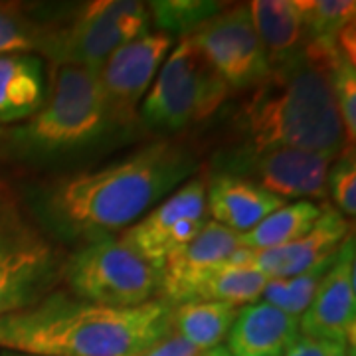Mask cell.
Segmentation results:
<instances>
[{"label": "cell", "mask_w": 356, "mask_h": 356, "mask_svg": "<svg viewBox=\"0 0 356 356\" xmlns=\"http://www.w3.org/2000/svg\"><path fill=\"white\" fill-rule=\"evenodd\" d=\"M240 307L218 301H188L172 307L170 329L202 353L222 346Z\"/></svg>", "instance_id": "ffe728a7"}, {"label": "cell", "mask_w": 356, "mask_h": 356, "mask_svg": "<svg viewBox=\"0 0 356 356\" xmlns=\"http://www.w3.org/2000/svg\"><path fill=\"white\" fill-rule=\"evenodd\" d=\"M301 337V321L266 301L240 307L228 332L229 356H283Z\"/></svg>", "instance_id": "e0dca14e"}, {"label": "cell", "mask_w": 356, "mask_h": 356, "mask_svg": "<svg viewBox=\"0 0 356 356\" xmlns=\"http://www.w3.org/2000/svg\"><path fill=\"white\" fill-rule=\"evenodd\" d=\"M229 88L188 38L166 56L149 88L139 117L161 131H182L200 123L228 97Z\"/></svg>", "instance_id": "ba28073f"}, {"label": "cell", "mask_w": 356, "mask_h": 356, "mask_svg": "<svg viewBox=\"0 0 356 356\" xmlns=\"http://www.w3.org/2000/svg\"><path fill=\"white\" fill-rule=\"evenodd\" d=\"M204 353L200 348H196L186 339H182L178 332L172 329L165 332L159 341H154L151 346H147L143 353L137 356H202Z\"/></svg>", "instance_id": "83f0119b"}, {"label": "cell", "mask_w": 356, "mask_h": 356, "mask_svg": "<svg viewBox=\"0 0 356 356\" xmlns=\"http://www.w3.org/2000/svg\"><path fill=\"white\" fill-rule=\"evenodd\" d=\"M353 232L348 218L332 204L323 202V214L305 236L275 250H252L250 266L259 269L269 280L293 277L331 259Z\"/></svg>", "instance_id": "9a60e30c"}, {"label": "cell", "mask_w": 356, "mask_h": 356, "mask_svg": "<svg viewBox=\"0 0 356 356\" xmlns=\"http://www.w3.org/2000/svg\"><path fill=\"white\" fill-rule=\"evenodd\" d=\"M334 255L331 259H327V261L318 264L313 269L305 271V273H299V275H293V277L269 280L266 289L261 293V301L277 307L287 315L301 318V315L305 313L307 307L311 303V299L315 297L318 283L323 281L325 273L331 269Z\"/></svg>", "instance_id": "cb8c5ba5"}, {"label": "cell", "mask_w": 356, "mask_h": 356, "mask_svg": "<svg viewBox=\"0 0 356 356\" xmlns=\"http://www.w3.org/2000/svg\"><path fill=\"white\" fill-rule=\"evenodd\" d=\"M65 291L93 305L131 309L161 297L163 269L135 252L121 236L83 242L65 255Z\"/></svg>", "instance_id": "8992f818"}, {"label": "cell", "mask_w": 356, "mask_h": 356, "mask_svg": "<svg viewBox=\"0 0 356 356\" xmlns=\"http://www.w3.org/2000/svg\"><path fill=\"white\" fill-rule=\"evenodd\" d=\"M172 48L175 38L168 34L147 32L109 56L95 76L113 123L129 125L139 117L140 102Z\"/></svg>", "instance_id": "8fae6325"}, {"label": "cell", "mask_w": 356, "mask_h": 356, "mask_svg": "<svg viewBox=\"0 0 356 356\" xmlns=\"http://www.w3.org/2000/svg\"><path fill=\"white\" fill-rule=\"evenodd\" d=\"M48 26L38 22L18 4L0 2V56L34 54L40 56Z\"/></svg>", "instance_id": "d4e9b609"}, {"label": "cell", "mask_w": 356, "mask_h": 356, "mask_svg": "<svg viewBox=\"0 0 356 356\" xmlns=\"http://www.w3.org/2000/svg\"><path fill=\"white\" fill-rule=\"evenodd\" d=\"M226 8L224 2L210 0H159L149 2L151 24H156V32L168 34L170 38H188L212 16Z\"/></svg>", "instance_id": "603a6c76"}, {"label": "cell", "mask_w": 356, "mask_h": 356, "mask_svg": "<svg viewBox=\"0 0 356 356\" xmlns=\"http://www.w3.org/2000/svg\"><path fill=\"white\" fill-rule=\"evenodd\" d=\"M327 196H331L334 208L353 220L356 214V161L355 147H346L329 166L327 172Z\"/></svg>", "instance_id": "484cf974"}, {"label": "cell", "mask_w": 356, "mask_h": 356, "mask_svg": "<svg viewBox=\"0 0 356 356\" xmlns=\"http://www.w3.org/2000/svg\"><path fill=\"white\" fill-rule=\"evenodd\" d=\"M44 97L46 74L40 56H0V123L26 121L42 107Z\"/></svg>", "instance_id": "d6986e66"}, {"label": "cell", "mask_w": 356, "mask_h": 356, "mask_svg": "<svg viewBox=\"0 0 356 356\" xmlns=\"http://www.w3.org/2000/svg\"><path fill=\"white\" fill-rule=\"evenodd\" d=\"M198 170L188 145L154 140L102 168L56 178L40 192L44 222L72 240H97L131 228Z\"/></svg>", "instance_id": "6da1fadb"}, {"label": "cell", "mask_w": 356, "mask_h": 356, "mask_svg": "<svg viewBox=\"0 0 356 356\" xmlns=\"http://www.w3.org/2000/svg\"><path fill=\"white\" fill-rule=\"evenodd\" d=\"M337 344L341 343H329V341H321L315 337L301 334L283 356H329Z\"/></svg>", "instance_id": "f1b7e54d"}, {"label": "cell", "mask_w": 356, "mask_h": 356, "mask_svg": "<svg viewBox=\"0 0 356 356\" xmlns=\"http://www.w3.org/2000/svg\"><path fill=\"white\" fill-rule=\"evenodd\" d=\"M334 161L329 154L277 149L259 154H240L232 175L250 178L281 200L329 198L327 172Z\"/></svg>", "instance_id": "4fadbf2b"}, {"label": "cell", "mask_w": 356, "mask_h": 356, "mask_svg": "<svg viewBox=\"0 0 356 356\" xmlns=\"http://www.w3.org/2000/svg\"><path fill=\"white\" fill-rule=\"evenodd\" d=\"M301 334L355 348L356 257L355 232L334 255L331 269L318 283L315 297L301 315Z\"/></svg>", "instance_id": "7c38bea8"}, {"label": "cell", "mask_w": 356, "mask_h": 356, "mask_svg": "<svg viewBox=\"0 0 356 356\" xmlns=\"http://www.w3.org/2000/svg\"><path fill=\"white\" fill-rule=\"evenodd\" d=\"M321 214H323V204L313 200L283 204L273 214L261 220L254 229L240 236V242L243 248L254 252L275 250L305 236L315 226Z\"/></svg>", "instance_id": "44dd1931"}, {"label": "cell", "mask_w": 356, "mask_h": 356, "mask_svg": "<svg viewBox=\"0 0 356 356\" xmlns=\"http://www.w3.org/2000/svg\"><path fill=\"white\" fill-rule=\"evenodd\" d=\"M202 356H229V353L226 346H216V348H212V350H206Z\"/></svg>", "instance_id": "4dcf8cb0"}, {"label": "cell", "mask_w": 356, "mask_h": 356, "mask_svg": "<svg viewBox=\"0 0 356 356\" xmlns=\"http://www.w3.org/2000/svg\"><path fill=\"white\" fill-rule=\"evenodd\" d=\"M283 204L287 202L257 182L232 172H220L206 184L208 216L240 236L254 229Z\"/></svg>", "instance_id": "2e32d148"}, {"label": "cell", "mask_w": 356, "mask_h": 356, "mask_svg": "<svg viewBox=\"0 0 356 356\" xmlns=\"http://www.w3.org/2000/svg\"><path fill=\"white\" fill-rule=\"evenodd\" d=\"M242 154L297 149L337 159L348 147L329 70L301 51L252 89L236 115Z\"/></svg>", "instance_id": "3957f363"}, {"label": "cell", "mask_w": 356, "mask_h": 356, "mask_svg": "<svg viewBox=\"0 0 356 356\" xmlns=\"http://www.w3.org/2000/svg\"><path fill=\"white\" fill-rule=\"evenodd\" d=\"M269 277L252 266L226 264L212 273L192 295L191 301H218L243 307L261 299Z\"/></svg>", "instance_id": "7402d4cb"}, {"label": "cell", "mask_w": 356, "mask_h": 356, "mask_svg": "<svg viewBox=\"0 0 356 356\" xmlns=\"http://www.w3.org/2000/svg\"><path fill=\"white\" fill-rule=\"evenodd\" d=\"M240 245V234L208 220L188 245L165 261L161 299L172 307L188 303L196 289L212 273L226 266Z\"/></svg>", "instance_id": "5bb4252c"}, {"label": "cell", "mask_w": 356, "mask_h": 356, "mask_svg": "<svg viewBox=\"0 0 356 356\" xmlns=\"http://www.w3.org/2000/svg\"><path fill=\"white\" fill-rule=\"evenodd\" d=\"M65 254L0 178V317L36 305L62 285Z\"/></svg>", "instance_id": "5b68a950"}, {"label": "cell", "mask_w": 356, "mask_h": 356, "mask_svg": "<svg viewBox=\"0 0 356 356\" xmlns=\"http://www.w3.org/2000/svg\"><path fill=\"white\" fill-rule=\"evenodd\" d=\"M151 28L149 2L95 0L83 4L65 24H50L40 58L50 64L76 65L97 74L123 44Z\"/></svg>", "instance_id": "52a82bcc"}, {"label": "cell", "mask_w": 356, "mask_h": 356, "mask_svg": "<svg viewBox=\"0 0 356 356\" xmlns=\"http://www.w3.org/2000/svg\"><path fill=\"white\" fill-rule=\"evenodd\" d=\"M206 184L204 175L192 177L119 236L145 259L163 269L166 259L188 245L210 220Z\"/></svg>", "instance_id": "30bf717a"}, {"label": "cell", "mask_w": 356, "mask_h": 356, "mask_svg": "<svg viewBox=\"0 0 356 356\" xmlns=\"http://www.w3.org/2000/svg\"><path fill=\"white\" fill-rule=\"evenodd\" d=\"M248 10L271 67L285 64L305 48V26L299 0H254Z\"/></svg>", "instance_id": "ac0fdd59"}, {"label": "cell", "mask_w": 356, "mask_h": 356, "mask_svg": "<svg viewBox=\"0 0 356 356\" xmlns=\"http://www.w3.org/2000/svg\"><path fill=\"white\" fill-rule=\"evenodd\" d=\"M229 91H248L271 72L248 4H232L188 36Z\"/></svg>", "instance_id": "9c48e42d"}, {"label": "cell", "mask_w": 356, "mask_h": 356, "mask_svg": "<svg viewBox=\"0 0 356 356\" xmlns=\"http://www.w3.org/2000/svg\"><path fill=\"white\" fill-rule=\"evenodd\" d=\"M331 88L337 103V111L341 117V125L344 131V139L348 147H355L356 140V67L355 64L339 60L332 65Z\"/></svg>", "instance_id": "4316f807"}, {"label": "cell", "mask_w": 356, "mask_h": 356, "mask_svg": "<svg viewBox=\"0 0 356 356\" xmlns=\"http://www.w3.org/2000/svg\"><path fill=\"white\" fill-rule=\"evenodd\" d=\"M44 103L8 139L14 153L48 156L89 145L115 125L97 76L86 67L50 64Z\"/></svg>", "instance_id": "277c9868"}, {"label": "cell", "mask_w": 356, "mask_h": 356, "mask_svg": "<svg viewBox=\"0 0 356 356\" xmlns=\"http://www.w3.org/2000/svg\"><path fill=\"white\" fill-rule=\"evenodd\" d=\"M329 356H355V348H350L346 344H337Z\"/></svg>", "instance_id": "f546056e"}, {"label": "cell", "mask_w": 356, "mask_h": 356, "mask_svg": "<svg viewBox=\"0 0 356 356\" xmlns=\"http://www.w3.org/2000/svg\"><path fill=\"white\" fill-rule=\"evenodd\" d=\"M170 311L161 297L113 309L56 289L36 305L0 317V348L26 356H137L170 331Z\"/></svg>", "instance_id": "7a4b0ae2"}]
</instances>
